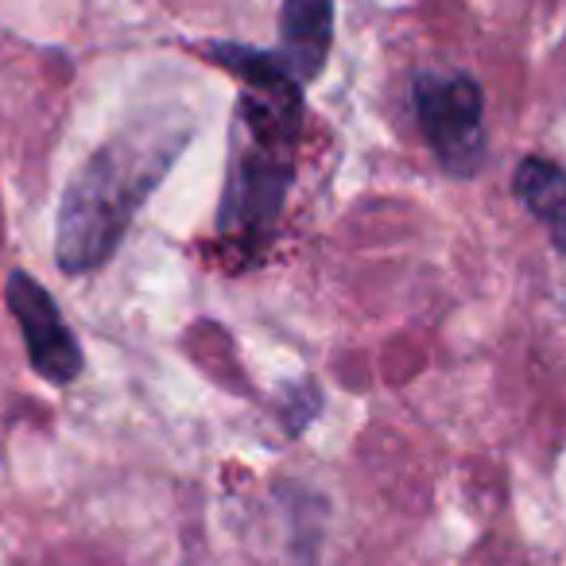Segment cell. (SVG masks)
<instances>
[{
  "label": "cell",
  "instance_id": "obj_4",
  "mask_svg": "<svg viewBox=\"0 0 566 566\" xmlns=\"http://www.w3.org/2000/svg\"><path fill=\"white\" fill-rule=\"evenodd\" d=\"M4 303H9L12 318L20 323L32 369L48 385H71V380H78L82 369H86V354H82L74 331L63 323L48 287L35 275L17 268L9 275V283H4Z\"/></svg>",
  "mask_w": 566,
  "mask_h": 566
},
{
  "label": "cell",
  "instance_id": "obj_3",
  "mask_svg": "<svg viewBox=\"0 0 566 566\" xmlns=\"http://www.w3.org/2000/svg\"><path fill=\"white\" fill-rule=\"evenodd\" d=\"M416 117L439 164L470 179L485 159V94L470 74H419Z\"/></svg>",
  "mask_w": 566,
  "mask_h": 566
},
{
  "label": "cell",
  "instance_id": "obj_8",
  "mask_svg": "<svg viewBox=\"0 0 566 566\" xmlns=\"http://www.w3.org/2000/svg\"><path fill=\"white\" fill-rule=\"evenodd\" d=\"M280 411H283L287 434H303L311 423H315L318 411H323V392H318L315 380H300V385L292 388V396L280 403Z\"/></svg>",
  "mask_w": 566,
  "mask_h": 566
},
{
  "label": "cell",
  "instance_id": "obj_7",
  "mask_svg": "<svg viewBox=\"0 0 566 566\" xmlns=\"http://www.w3.org/2000/svg\"><path fill=\"white\" fill-rule=\"evenodd\" d=\"M206 63L237 74L244 82V90H260V94H303V82L292 74V66L283 63L280 51L244 48V43H206Z\"/></svg>",
  "mask_w": 566,
  "mask_h": 566
},
{
  "label": "cell",
  "instance_id": "obj_5",
  "mask_svg": "<svg viewBox=\"0 0 566 566\" xmlns=\"http://www.w3.org/2000/svg\"><path fill=\"white\" fill-rule=\"evenodd\" d=\"M280 55L295 78L307 86L323 74L334 48V0H283Z\"/></svg>",
  "mask_w": 566,
  "mask_h": 566
},
{
  "label": "cell",
  "instance_id": "obj_2",
  "mask_svg": "<svg viewBox=\"0 0 566 566\" xmlns=\"http://www.w3.org/2000/svg\"><path fill=\"white\" fill-rule=\"evenodd\" d=\"M303 128V94H260L237 102L233 156L221 195L218 229L226 237H260L275 226L292 190V151Z\"/></svg>",
  "mask_w": 566,
  "mask_h": 566
},
{
  "label": "cell",
  "instance_id": "obj_6",
  "mask_svg": "<svg viewBox=\"0 0 566 566\" xmlns=\"http://www.w3.org/2000/svg\"><path fill=\"white\" fill-rule=\"evenodd\" d=\"M512 190H516L520 202L547 226L555 249L566 252V167L551 164V159H539V156H527L524 164L516 167Z\"/></svg>",
  "mask_w": 566,
  "mask_h": 566
},
{
  "label": "cell",
  "instance_id": "obj_1",
  "mask_svg": "<svg viewBox=\"0 0 566 566\" xmlns=\"http://www.w3.org/2000/svg\"><path fill=\"white\" fill-rule=\"evenodd\" d=\"M190 133L195 125L179 109L167 117L151 113L113 133L82 159L63 190L55 221V260L66 275H86L109 264L140 206L190 144Z\"/></svg>",
  "mask_w": 566,
  "mask_h": 566
}]
</instances>
